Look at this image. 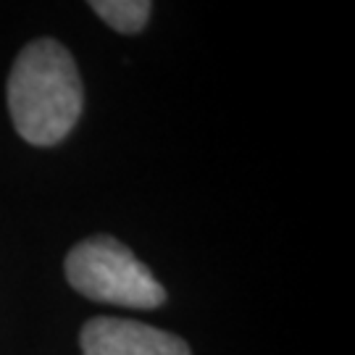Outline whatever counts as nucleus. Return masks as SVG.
I'll return each instance as SVG.
<instances>
[{"label":"nucleus","mask_w":355,"mask_h":355,"mask_svg":"<svg viewBox=\"0 0 355 355\" xmlns=\"http://www.w3.org/2000/svg\"><path fill=\"white\" fill-rule=\"evenodd\" d=\"M89 8L121 35H137L148 24L153 11L148 0H95L89 3Z\"/></svg>","instance_id":"4"},{"label":"nucleus","mask_w":355,"mask_h":355,"mask_svg":"<svg viewBox=\"0 0 355 355\" xmlns=\"http://www.w3.org/2000/svg\"><path fill=\"white\" fill-rule=\"evenodd\" d=\"M66 279L89 300L124 308H158L166 300L164 287L148 266L114 237L79 242L66 255Z\"/></svg>","instance_id":"2"},{"label":"nucleus","mask_w":355,"mask_h":355,"mask_svg":"<svg viewBox=\"0 0 355 355\" xmlns=\"http://www.w3.org/2000/svg\"><path fill=\"white\" fill-rule=\"evenodd\" d=\"M82 103V79L61 42L37 40L19 53L8 76V111L29 145L48 148L64 140L79 121Z\"/></svg>","instance_id":"1"},{"label":"nucleus","mask_w":355,"mask_h":355,"mask_svg":"<svg viewBox=\"0 0 355 355\" xmlns=\"http://www.w3.org/2000/svg\"><path fill=\"white\" fill-rule=\"evenodd\" d=\"M82 355H190V345L140 321L101 316L82 329Z\"/></svg>","instance_id":"3"}]
</instances>
